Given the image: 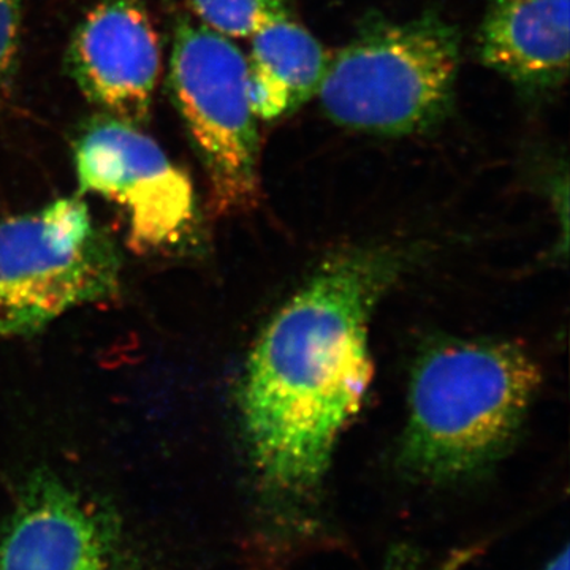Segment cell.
I'll use <instances>...</instances> for the list:
<instances>
[{
  "label": "cell",
  "instance_id": "cell-3",
  "mask_svg": "<svg viewBox=\"0 0 570 570\" xmlns=\"http://www.w3.org/2000/svg\"><path fill=\"white\" fill-rule=\"evenodd\" d=\"M460 62L459 28L438 11L407 21L370 14L330 58L317 96L337 126L389 137L422 134L452 112Z\"/></svg>",
  "mask_w": 570,
  "mask_h": 570
},
{
  "label": "cell",
  "instance_id": "cell-11",
  "mask_svg": "<svg viewBox=\"0 0 570 570\" xmlns=\"http://www.w3.org/2000/svg\"><path fill=\"white\" fill-rule=\"evenodd\" d=\"M202 24L224 37L247 39L272 22L294 18L292 0H190Z\"/></svg>",
  "mask_w": 570,
  "mask_h": 570
},
{
  "label": "cell",
  "instance_id": "cell-9",
  "mask_svg": "<svg viewBox=\"0 0 570 570\" xmlns=\"http://www.w3.org/2000/svg\"><path fill=\"white\" fill-rule=\"evenodd\" d=\"M569 0H485L479 61L530 104L557 96L569 77Z\"/></svg>",
  "mask_w": 570,
  "mask_h": 570
},
{
  "label": "cell",
  "instance_id": "cell-10",
  "mask_svg": "<svg viewBox=\"0 0 570 570\" xmlns=\"http://www.w3.org/2000/svg\"><path fill=\"white\" fill-rule=\"evenodd\" d=\"M330 58L321 41L294 18L272 22L254 33L246 62L257 119L277 121L316 97Z\"/></svg>",
  "mask_w": 570,
  "mask_h": 570
},
{
  "label": "cell",
  "instance_id": "cell-12",
  "mask_svg": "<svg viewBox=\"0 0 570 570\" xmlns=\"http://www.w3.org/2000/svg\"><path fill=\"white\" fill-rule=\"evenodd\" d=\"M22 0H0V82L7 80L20 51Z\"/></svg>",
  "mask_w": 570,
  "mask_h": 570
},
{
  "label": "cell",
  "instance_id": "cell-5",
  "mask_svg": "<svg viewBox=\"0 0 570 570\" xmlns=\"http://www.w3.org/2000/svg\"><path fill=\"white\" fill-rule=\"evenodd\" d=\"M168 81L208 176L214 208H254L261 198V135L245 52L206 26L183 21L175 33Z\"/></svg>",
  "mask_w": 570,
  "mask_h": 570
},
{
  "label": "cell",
  "instance_id": "cell-6",
  "mask_svg": "<svg viewBox=\"0 0 570 570\" xmlns=\"http://www.w3.org/2000/svg\"><path fill=\"white\" fill-rule=\"evenodd\" d=\"M73 160L80 194L99 195L126 214L135 249H168L193 230V179L138 126L94 119L75 141Z\"/></svg>",
  "mask_w": 570,
  "mask_h": 570
},
{
  "label": "cell",
  "instance_id": "cell-7",
  "mask_svg": "<svg viewBox=\"0 0 570 570\" xmlns=\"http://www.w3.org/2000/svg\"><path fill=\"white\" fill-rule=\"evenodd\" d=\"M0 570H124L115 521L50 471L22 483L2 542Z\"/></svg>",
  "mask_w": 570,
  "mask_h": 570
},
{
  "label": "cell",
  "instance_id": "cell-4",
  "mask_svg": "<svg viewBox=\"0 0 570 570\" xmlns=\"http://www.w3.org/2000/svg\"><path fill=\"white\" fill-rule=\"evenodd\" d=\"M121 255L88 205L62 197L0 219V336L37 335L116 294Z\"/></svg>",
  "mask_w": 570,
  "mask_h": 570
},
{
  "label": "cell",
  "instance_id": "cell-13",
  "mask_svg": "<svg viewBox=\"0 0 570 570\" xmlns=\"http://www.w3.org/2000/svg\"><path fill=\"white\" fill-rule=\"evenodd\" d=\"M569 547H564L560 553L554 554L550 561L546 562L542 569L539 570H570L569 568Z\"/></svg>",
  "mask_w": 570,
  "mask_h": 570
},
{
  "label": "cell",
  "instance_id": "cell-8",
  "mask_svg": "<svg viewBox=\"0 0 570 570\" xmlns=\"http://www.w3.org/2000/svg\"><path fill=\"white\" fill-rule=\"evenodd\" d=\"M160 43L141 0H100L71 37L67 67L85 99L119 121H148Z\"/></svg>",
  "mask_w": 570,
  "mask_h": 570
},
{
  "label": "cell",
  "instance_id": "cell-1",
  "mask_svg": "<svg viewBox=\"0 0 570 570\" xmlns=\"http://www.w3.org/2000/svg\"><path fill=\"white\" fill-rule=\"evenodd\" d=\"M406 264L395 247L332 255L279 307L247 360L243 430L265 535L283 553L324 535L333 452L373 373L371 317Z\"/></svg>",
  "mask_w": 570,
  "mask_h": 570
},
{
  "label": "cell",
  "instance_id": "cell-2",
  "mask_svg": "<svg viewBox=\"0 0 570 570\" xmlns=\"http://www.w3.org/2000/svg\"><path fill=\"white\" fill-rule=\"evenodd\" d=\"M542 373L517 344L442 341L412 371L401 466L431 485L480 478L505 452Z\"/></svg>",
  "mask_w": 570,
  "mask_h": 570
}]
</instances>
